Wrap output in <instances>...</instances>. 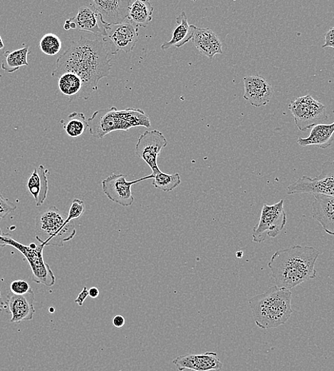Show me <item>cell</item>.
<instances>
[{
    "mask_svg": "<svg viewBox=\"0 0 334 371\" xmlns=\"http://www.w3.org/2000/svg\"><path fill=\"white\" fill-rule=\"evenodd\" d=\"M109 52L103 41L89 40L81 36L80 40L71 42L69 48L56 62L52 75L60 77L65 73H73L80 77L82 89L76 98L87 100L103 78L110 74L111 65Z\"/></svg>",
    "mask_w": 334,
    "mask_h": 371,
    "instance_id": "cell-1",
    "label": "cell"
},
{
    "mask_svg": "<svg viewBox=\"0 0 334 371\" xmlns=\"http://www.w3.org/2000/svg\"><path fill=\"white\" fill-rule=\"evenodd\" d=\"M320 251L312 246L296 245L274 253L268 263L276 286L290 290L315 279Z\"/></svg>",
    "mask_w": 334,
    "mask_h": 371,
    "instance_id": "cell-2",
    "label": "cell"
},
{
    "mask_svg": "<svg viewBox=\"0 0 334 371\" xmlns=\"http://www.w3.org/2000/svg\"><path fill=\"white\" fill-rule=\"evenodd\" d=\"M291 291L272 286L263 294L249 299L255 324L262 329H269L285 324L293 313Z\"/></svg>",
    "mask_w": 334,
    "mask_h": 371,
    "instance_id": "cell-3",
    "label": "cell"
},
{
    "mask_svg": "<svg viewBox=\"0 0 334 371\" xmlns=\"http://www.w3.org/2000/svg\"><path fill=\"white\" fill-rule=\"evenodd\" d=\"M89 133L96 139H102L115 131H129L131 128L151 126L149 116L140 109L118 110L112 107L95 112L87 121Z\"/></svg>",
    "mask_w": 334,
    "mask_h": 371,
    "instance_id": "cell-4",
    "label": "cell"
},
{
    "mask_svg": "<svg viewBox=\"0 0 334 371\" xmlns=\"http://www.w3.org/2000/svg\"><path fill=\"white\" fill-rule=\"evenodd\" d=\"M65 215L56 206H51L37 214L35 233L37 241L45 246H64L76 235L72 222H67Z\"/></svg>",
    "mask_w": 334,
    "mask_h": 371,
    "instance_id": "cell-5",
    "label": "cell"
},
{
    "mask_svg": "<svg viewBox=\"0 0 334 371\" xmlns=\"http://www.w3.org/2000/svg\"><path fill=\"white\" fill-rule=\"evenodd\" d=\"M11 246L22 253L28 262L32 270V279L38 284L47 287L53 286L56 283V277L49 265L45 262L43 256L45 246L34 243L29 246L14 240L8 233H3L0 229V247Z\"/></svg>",
    "mask_w": 334,
    "mask_h": 371,
    "instance_id": "cell-6",
    "label": "cell"
},
{
    "mask_svg": "<svg viewBox=\"0 0 334 371\" xmlns=\"http://www.w3.org/2000/svg\"><path fill=\"white\" fill-rule=\"evenodd\" d=\"M298 128L304 131L314 126L324 124L328 119L326 107L310 94L298 97L288 105Z\"/></svg>",
    "mask_w": 334,
    "mask_h": 371,
    "instance_id": "cell-7",
    "label": "cell"
},
{
    "mask_svg": "<svg viewBox=\"0 0 334 371\" xmlns=\"http://www.w3.org/2000/svg\"><path fill=\"white\" fill-rule=\"evenodd\" d=\"M287 224V213L284 208V200L263 206L260 218L257 226L252 233V241L254 243H263L267 237L276 238L284 229Z\"/></svg>",
    "mask_w": 334,
    "mask_h": 371,
    "instance_id": "cell-8",
    "label": "cell"
},
{
    "mask_svg": "<svg viewBox=\"0 0 334 371\" xmlns=\"http://www.w3.org/2000/svg\"><path fill=\"white\" fill-rule=\"evenodd\" d=\"M287 193L323 194L334 197V164L326 162L322 165L321 173L311 179L306 176L287 187Z\"/></svg>",
    "mask_w": 334,
    "mask_h": 371,
    "instance_id": "cell-9",
    "label": "cell"
},
{
    "mask_svg": "<svg viewBox=\"0 0 334 371\" xmlns=\"http://www.w3.org/2000/svg\"><path fill=\"white\" fill-rule=\"evenodd\" d=\"M167 145L168 141L162 131H146L137 140L135 154L150 167L152 173H156L161 171L157 160L161 151Z\"/></svg>",
    "mask_w": 334,
    "mask_h": 371,
    "instance_id": "cell-10",
    "label": "cell"
},
{
    "mask_svg": "<svg viewBox=\"0 0 334 371\" xmlns=\"http://www.w3.org/2000/svg\"><path fill=\"white\" fill-rule=\"evenodd\" d=\"M126 178L127 176L123 173H113L102 181V189L107 198L124 207L131 206L134 202L131 187L137 183L153 179V176L151 173L147 177L131 182H127Z\"/></svg>",
    "mask_w": 334,
    "mask_h": 371,
    "instance_id": "cell-11",
    "label": "cell"
},
{
    "mask_svg": "<svg viewBox=\"0 0 334 371\" xmlns=\"http://www.w3.org/2000/svg\"><path fill=\"white\" fill-rule=\"evenodd\" d=\"M139 37V28L127 19L122 24L108 27L103 42L109 43L114 47L113 54L120 51L129 53L134 50Z\"/></svg>",
    "mask_w": 334,
    "mask_h": 371,
    "instance_id": "cell-12",
    "label": "cell"
},
{
    "mask_svg": "<svg viewBox=\"0 0 334 371\" xmlns=\"http://www.w3.org/2000/svg\"><path fill=\"white\" fill-rule=\"evenodd\" d=\"M131 3V0H93L90 7L100 14L107 25L111 26L126 21Z\"/></svg>",
    "mask_w": 334,
    "mask_h": 371,
    "instance_id": "cell-13",
    "label": "cell"
},
{
    "mask_svg": "<svg viewBox=\"0 0 334 371\" xmlns=\"http://www.w3.org/2000/svg\"><path fill=\"white\" fill-rule=\"evenodd\" d=\"M65 24L70 30L83 31L103 38L107 36V29L109 27L103 22L100 14L91 7L78 9L77 14L67 19Z\"/></svg>",
    "mask_w": 334,
    "mask_h": 371,
    "instance_id": "cell-14",
    "label": "cell"
},
{
    "mask_svg": "<svg viewBox=\"0 0 334 371\" xmlns=\"http://www.w3.org/2000/svg\"><path fill=\"white\" fill-rule=\"evenodd\" d=\"M244 99L255 107L266 106L271 99L273 89L264 77L247 76L244 78Z\"/></svg>",
    "mask_w": 334,
    "mask_h": 371,
    "instance_id": "cell-15",
    "label": "cell"
},
{
    "mask_svg": "<svg viewBox=\"0 0 334 371\" xmlns=\"http://www.w3.org/2000/svg\"><path fill=\"white\" fill-rule=\"evenodd\" d=\"M172 363L179 371L187 369L192 371L221 370L223 368V363L215 352L180 356Z\"/></svg>",
    "mask_w": 334,
    "mask_h": 371,
    "instance_id": "cell-16",
    "label": "cell"
},
{
    "mask_svg": "<svg viewBox=\"0 0 334 371\" xmlns=\"http://www.w3.org/2000/svg\"><path fill=\"white\" fill-rule=\"evenodd\" d=\"M34 293L31 289L26 295H14L10 291L7 297V306L12 318L11 323L19 324L33 319Z\"/></svg>",
    "mask_w": 334,
    "mask_h": 371,
    "instance_id": "cell-17",
    "label": "cell"
},
{
    "mask_svg": "<svg viewBox=\"0 0 334 371\" xmlns=\"http://www.w3.org/2000/svg\"><path fill=\"white\" fill-rule=\"evenodd\" d=\"M312 218L319 222L329 235L334 233V197L313 195Z\"/></svg>",
    "mask_w": 334,
    "mask_h": 371,
    "instance_id": "cell-18",
    "label": "cell"
},
{
    "mask_svg": "<svg viewBox=\"0 0 334 371\" xmlns=\"http://www.w3.org/2000/svg\"><path fill=\"white\" fill-rule=\"evenodd\" d=\"M192 41L196 49L208 58L223 54V45L219 37L209 28L195 27Z\"/></svg>",
    "mask_w": 334,
    "mask_h": 371,
    "instance_id": "cell-19",
    "label": "cell"
},
{
    "mask_svg": "<svg viewBox=\"0 0 334 371\" xmlns=\"http://www.w3.org/2000/svg\"><path fill=\"white\" fill-rule=\"evenodd\" d=\"M48 170L43 165L35 168L30 176L27 187L37 207L42 206L47 198L49 191Z\"/></svg>",
    "mask_w": 334,
    "mask_h": 371,
    "instance_id": "cell-20",
    "label": "cell"
},
{
    "mask_svg": "<svg viewBox=\"0 0 334 371\" xmlns=\"http://www.w3.org/2000/svg\"><path fill=\"white\" fill-rule=\"evenodd\" d=\"M195 26L189 25L185 12H182L176 17V28L174 29L171 40L162 45L163 50L172 47L180 48L192 40Z\"/></svg>",
    "mask_w": 334,
    "mask_h": 371,
    "instance_id": "cell-21",
    "label": "cell"
},
{
    "mask_svg": "<svg viewBox=\"0 0 334 371\" xmlns=\"http://www.w3.org/2000/svg\"><path fill=\"white\" fill-rule=\"evenodd\" d=\"M334 124H322L312 127L307 138H299L298 143L304 147L318 146L321 149L330 147L333 142Z\"/></svg>",
    "mask_w": 334,
    "mask_h": 371,
    "instance_id": "cell-22",
    "label": "cell"
},
{
    "mask_svg": "<svg viewBox=\"0 0 334 371\" xmlns=\"http://www.w3.org/2000/svg\"><path fill=\"white\" fill-rule=\"evenodd\" d=\"M154 8L147 0L132 1L128 19L137 28H146L151 22Z\"/></svg>",
    "mask_w": 334,
    "mask_h": 371,
    "instance_id": "cell-23",
    "label": "cell"
},
{
    "mask_svg": "<svg viewBox=\"0 0 334 371\" xmlns=\"http://www.w3.org/2000/svg\"><path fill=\"white\" fill-rule=\"evenodd\" d=\"M30 54L29 47L6 51L2 61V69L8 73H14L23 67L29 66L27 57Z\"/></svg>",
    "mask_w": 334,
    "mask_h": 371,
    "instance_id": "cell-24",
    "label": "cell"
},
{
    "mask_svg": "<svg viewBox=\"0 0 334 371\" xmlns=\"http://www.w3.org/2000/svg\"><path fill=\"white\" fill-rule=\"evenodd\" d=\"M61 123L65 132L72 138H80L89 128L85 115L80 112L70 114Z\"/></svg>",
    "mask_w": 334,
    "mask_h": 371,
    "instance_id": "cell-25",
    "label": "cell"
},
{
    "mask_svg": "<svg viewBox=\"0 0 334 371\" xmlns=\"http://www.w3.org/2000/svg\"><path fill=\"white\" fill-rule=\"evenodd\" d=\"M58 88L65 96L76 99L82 89L80 77L73 73H65L58 77Z\"/></svg>",
    "mask_w": 334,
    "mask_h": 371,
    "instance_id": "cell-26",
    "label": "cell"
},
{
    "mask_svg": "<svg viewBox=\"0 0 334 371\" xmlns=\"http://www.w3.org/2000/svg\"><path fill=\"white\" fill-rule=\"evenodd\" d=\"M152 174L153 176V186L165 192H170L181 184V176L179 173L168 174L160 171Z\"/></svg>",
    "mask_w": 334,
    "mask_h": 371,
    "instance_id": "cell-27",
    "label": "cell"
},
{
    "mask_svg": "<svg viewBox=\"0 0 334 371\" xmlns=\"http://www.w3.org/2000/svg\"><path fill=\"white\" fill-rule=\"evenodd\" d=\"M39 47L44 54L54 56L61 51L63 43L56 34L49 33L43 36Z\"/></svg>",
    "mask_w": 334,
    "mask_h": 371,
    "instance_id": "cell-28",
    "label": "cell"
},
{
    "mask_svg": "<svg viewBox=\"0 0 334 371\" xmlns=\"http://www.w3.org/2000/svg\"><path fill=\"white\" fill-rule=\"evenodd\" d=\"M86 211V206L83 201L75 199L73 200L67 218V222L80 219Z\"/></svg>",
    "mask_w": 334,
    "mask_h": 371,
    "instance_id": "cell-29",
    "label": "cell"
},
{
    "mask_svg": "<svg viewBox=\"0 0 334 371\" xmlns=\"http://www.w3.org/2000/svg\"><path fill=\"white\" fill-rule=\"evenodd\" d=\"M16 208V206L8 199L5 198L2 193L0 192V221L5 219L8 215L14 213Z\"/></svg>",
    "mask_w": 334,
    "mask_h": 371,
    "instance_id": "cell-30",
    "label": "cell"
},
{
    "mask_svg": "<svg viewBox=\"0 0 334 371\" xmlns=\"http://www.w3.org/2000/svg\"><path fill=\"white\" fill-rule=\"evenodd\" d=\"M10 292L14 295H24L28 293L32 288L25 280H15L12 282L10 286Z\"/></svg>",
    "mask_w": 334,
    "mask_h": 371,
    "instance_id": "cell-31",
    "label": "cell"
},
{
    "mask_svg": "<svg viewBox=\"0 0 334 371\" xmlns=\"http://www.w3.org/2000/svg\"><path fill=\"white\" fill-rule=\"evenodd\" d=\"M333 36H334V28H331L325 34V43L322 46V48L331 47L333 49Z\"/></svg>",
    "mask_w": 334,
    "mask_h": 371,
    "instance_id": "cell-32",
    "label": "cell"
},
{
    "mask_svg": "<svg viewBox=\"0 0 334 371\" xmlns=\"http://www.w3.org/2000/svg\"><path fill=\"white\" fill-rule=\"evenodd\" d=\"M89 297V290L86 286H85L82 290L80 293V295H78L77 298L75 299V303L80 306H82L85 300Z\"/></svg>",
    "mask_w": 334,
    "mask_h": 371,
    "instance_id": "cell-33",
    "label": "cell"
},
{
    "mask_svg": "<svg viewBox=\"0 0 334 371\" xmlns=\"http://www.w3.org/2000/svg\"><path fill=\"white\" fill-rule=\"evenodd\" d=\"M112 322L115 327L122 328L125 325L126 320L124 317L118 315L113 317Z\"/></svg>",
    "mask_w": 334,
    "mask_h": 371,
    "instance_id": "cell-34",
    "label": "cell"
},
{
    "mask_svg": "<svg viewBox=\"0 0 334 371\" xmlns=\"http://www.w3.org/2000/svg\"><path fill=\"white\" fill-rule=\"evenodd\" d=\"M100 295V290L96 287H91L89 290V297L92 299H96Z\"/></svg>",
    "mask_w": 334,
    "mask_h": 371,
    "instance_id": "cell-35",
    "label": "cell"
},
{
    "mask_svg": "<svg viewBox=\"0 0 334 371\" xmlns=\"http://www.w3.org/2000/svg\"><path fill=\"white\" fill-rule=\"evenodd\" d=\"M7 308V304L4 301L1 295V291H0V312L6 310Z\"/></svg>",
    "mask_w": 334,
    "mask_h": 371,
    "instance_id": "cell-36",
    "label": "cell"
},
{
    "mask_svg": "<svg viewBox=\"0 0 334 371\" xmlns=\"http://www.w3.org/2000/svg\"><path fill=\"white\" fill-rule=\"evenodd\" d=\"M5 52V46L3 41V39L1 37V35H0V56L4 54Z\"/></svg>",
    "mask_w": 334,
    "mask_h": 371,
    "instance_id": "cell-37",
    "label": "cell"
},
{
    "mask_svg": "<svg viewBox=\"0 0 334 371\" xmlns=\"http://www.w3.org/2000/svg\"><path fill=\"white\" fill-rule=\"evenodd\" d=\"M51 308V309H50V311H51V312H54V308Z\"/></svg>",
    "mask_w": 334,
    "mask_h": 371,
    "instance_id": "cell-38",
    "label": "cell"
}]
</instances>
